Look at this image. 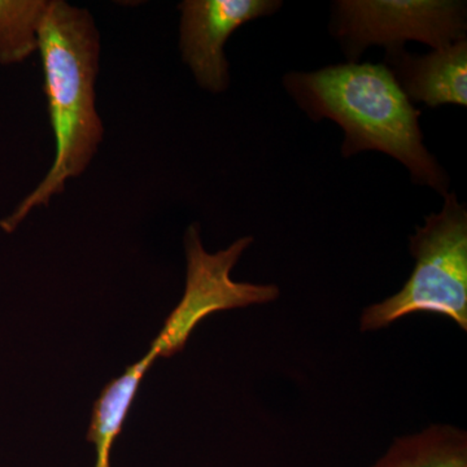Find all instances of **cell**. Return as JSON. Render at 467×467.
<instances>
[{"label":"cell","instance_id":"cell-6","mask_svg":"<svg viewBox=\"0 0 467 467\" xmlns=\"http://www.w3.org/2000/svg\"><path fill=\"white\" fill-rule=\"evenodd\" d=\"M281 5L275 0H184L178 5L182 58L202 88L226 90L227 39L248 21L275 14Z\"/></svg>","mask_w":467,"mask_h":467},{"label":"cell","instance_id":"cell-5","mask_svg":"<svg viewBox=\"0 0 467 467\" xmlns=\"http://www.w3.org/2000/svg\"><path fill=\"white\" fill-rule=\"evenodd\" d=\"M252 238L239 239L226 250L208 254L202 247L198 226L184 235L187 256L186 291L171 313L150 350L159 358H171L183 349L190 334L202 318L217 310L232 309L252 303L276 299L275 285H254L234 282L230 272Z\"/></svg>","mask_w":467,"mask_h":467},{"label":"cell","instance_id":"cell-1","mask_svg":"<svg viewBox=\"0 0 467 467\" xmlns=\"http://www.w3.org/2000/svg\"><path fill=\"white\" fill-rule=\"evenodd\" d=\"M43 92L55 135V159L42 182L9 216L5 233L17 229L33 209L47 207L67 181L84 174L103 142L97 109L100 34L90 11L66 0H50L39 36Z\"/></svg>","mask_w":467,"mask_h":467},{"label":"cell","instance_id":"cell-3","mask_svg":"<svg viewBox=\"0 0 467 467\" xmlns=\"http://www.w3.org/2000/svg\"><path fill=\"white\" fill-rule=\"evenodd\" d=\"M409 250L416 259L410 278L398 294L364 309L359 331L382 330L414 313L444 316L467 331V213L454 193L417 227Z\"/></svg>","mask_w":467,"mask_h":467},{"label":"cell","instance_id":"cell-9","mask_svg":"<svg viewBox=\"0 0 467 467\" xmlns=\"http://www.w3.org/2000/svg\"><path fill=\"white\" fill-rule=\"evenodd\" d=\"M371 467H467V432L435 423L396 438Z\"/></svg>","mask_w":467,"mask_h":467},{"label":"cell","instance_id":"cell-2","mask_svg":"<svg viewBox=\"0 0 467 467\" xmlns=\"http://www.w3.org/2000/svg\"><path fill=\"white\" fill-rule=\"evenodd\" d=\"M285 85L316 121L327 119L346 131L343 155L380 150L401 161L418 183L447 192V178L423 146L418 119L389 67L340 64L312 73H290Z\"/></svg>","mask_w":467,"mask_h":467},{"label":"cell","instance_id":"cell-10","mask_svg":"<svg viewBox=\"0 0 467 467\" xmlns=\"http://www.w3.org/2000/svg\"><path fill=\"white\" fill-rule=\"evenodd\" d=\"M50 0H0V66H15L38 52Z\"/></svg>","mask_w":467,"mask_h":467},{"label":"cell","instance_id":"cell-7","mask_svg":"<svg viewBox=\"0 0 467 467\" xmlns=\"http://www.w3.org/2000/svg\"><path fill=\"white\" fill-rule=\"evenodd\" d=\"M392 70L409 100L429 107L467 104V42L460 39L425 57L389 55ZM387 57V58H389Z\"/></svg>","mask_w":467,"mask_h":467},{"label":"cell","instance_id":"cell-8","mask_svg":"<svg viewBox=\"0 0 467 467\" xmlns=\"http://www.w3.org/2000/svg\"><path fill=\"white\" fill-rule=\"evenodd\" d=\"M155 353H147L137 364L126 368L125 373L116 379L110 380L99 399L95 401L92 409L90 427H88V441L95 445L97 461L94 467H110V451L116 439L122 431L129 410L135 400L143 377L152 367Z\"/></svg>","mask_w":467,"mask_h":467},{"label":"cell","instance_id":"cell-4","mask_svg":"<svg viewBox=\"0 0 467 467\" xmlns=\"http://www.w3.org/2000/svg\"><path fill=\"white\" fill-rule=\"evenodd\" d=\"M465 5L441 0H343L337 3V36L358 57L365 47L380 45L389 55L408 39L435 50L465 38Z\"/></svg>","mask_w":467,"mask_h":467}]
</instances>
